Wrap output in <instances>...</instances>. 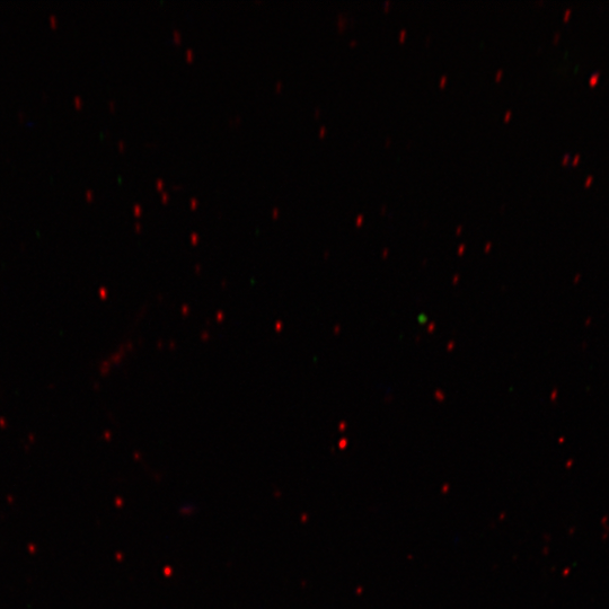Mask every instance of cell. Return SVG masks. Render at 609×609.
Here are the masks:
<instances>
[{
  "label": "cell",
  "instance_id": "cell-1",
  "mask_svg": "<svg viewBox=\"0 0 609 609\" xmlns=\"http://www.w3.org/2000/svg\"><path fill=\"white\" fill-rule=\"evenodd\" d=\"M600 77V72H596L589 78V85L594 86L598 83V79Z\"/></svg>",
  "mask_w": 609,
  "mask_h": 609
},
{
  "label": "cell",
  "instance_id": "cell-2",
  "mask_svg": "<svg viewBox=\"0 0 609 609\" xmlns=\"http://www.w3.org/2000/svg\"><path fill=\"white\" fill-rule=\"evenodd\" d=\"M593 181H594V176L593 175H589L588 178L585 181L586 187L587 188L590 187V184L593 183Z\"/></svg>",
  "mask_w": 609,
  "mask_h": 609
},
{
  "label": "cell",
  "instance_id": "cell-3",
  "mask_svg": "<svg viewBox=\"0 0 609 609\" xmlns=\"http://www.w3.org/2000/svg\"><path fill=\"white\" fill-rule=\"evenodd\" d=\"M579 161H580V154H577L576 157H575V160H573L572 164L573 165H577L579 163Z\"/></svg>",
  "mask_w": 609,
  "mask_h": 609
},
{
  "label": "cell",
  "instance_id": "cell-4",
  "mask_svg": "<svg viewBox=\"0 0 609 609\" xmlns=\"http://www.w3.org/2000/svg\"><path fill=\"white\" fill-rule=\"evenodd\" d=\"M570 160V156L569 154L564 156V160H563V164H567V162Z\"/></svg>",
  "mask_w": 609,
  "mask_h": 609
},
{
  "label": "cell",
  "instance_id": "cell-5",
  "mask_svg": "<svg viewBox=\"0 0 609 609\" xmlns=\"http://www.w3.org/2000/svg\"><path fill=\"white\" fill-rule=\"evenodd\" d=\"M570 14H571V8H569V10L566 12V19H564V20H568V17L570 16Z\"/></svg>",
  "mask_w": 609,
  "mask_h": 609
}]
</instances>
